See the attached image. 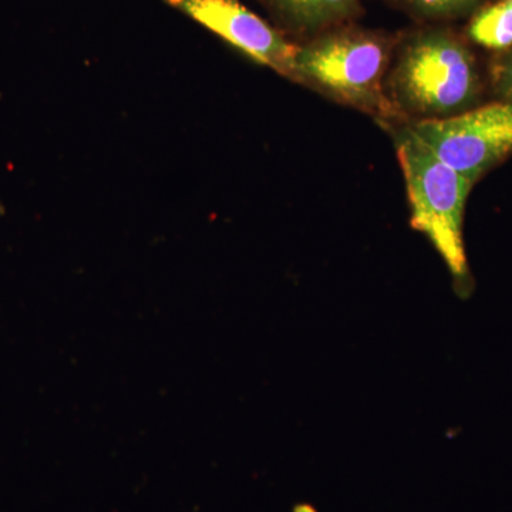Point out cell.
Masks as SVG:
<instances>
[{
  "instance_id": "3",
  "label": "cell",
  "mask_w": 512,
  "mask_h": 512,
  "mask_svg": "<svg viewBox=\"0 0 512 512\" xmlns=\"http://www.w3.org/2000/svg\"><path fill=\"white\" fill-rule=\"evenodd\" d=\"M397 156L409 194L412 227L426 235L446 262L458 291L466 295L471 275L464 247V211L474 183L440 161L409 130L397 143Z\"/></svg>"
},
{
  "instance_id": "1",
  "label": "cell",
  "mask_w": 512,
  "mask_h": 512,
  "mask_svg": "<svg viewBox=\"0 0 512 512\" xmlns=\"http://www.w3.org/2000/svg\"><path fill=\"white\" fill-rule=\"evenodd\" d=\"M390 86L400 114L420 120L464 113L480 94L476 56L466 40L443 25L399 37Z\"/></svg>"
},
{
  "instance_id": "7",
  "label": "cell",
  "mask_w": 512,
  "mask_h": 512,
  "mask_svg": "<svg viewBox=\"0 0 512 512\" xmlns=\"http://www.w3.org/2000/svg\"><path fill=\"white\" fill-rule=\"evenodd\" d=\"M468 37L485 49L505 50L512 47V0L487 3L471 16Z\"/></svg>"
},
{
  "instance_id": "5",
  "label": "cell",
  "mask_w": 512,
  "mask_h": 512,
  "mask_svg": "<svg viewBox=\"0 0 512 512\" xmlns=\"http://www.w3.org/2000/svg\"><path fill=\"white\" fill-rule=\"evenodd\" d=\"M228 45L276 73L296 79L299 45L239 0H165Z\"/></svg>"
},
{
  "instance_id": "8",
  "label": "cell",
  "mask_w": 512,
  "mask_h": 512,
  "mask_svg": "<svg viewBox=\"0 0 512 512\" xmlns=\"http://www.w3.org/2000/svg\"><path fill=\"white\" fill-rule=\"evenodd\" d=\"M397 8L420 22L441 25L467 16H473L490 0H392Z\"/></svg>"
},
{
  "instance_id": "4",
  "label": "cell",
  "mask_w": 512,
  "mask_h": 512,
  "mask_svg": "<svg viewBox=\"0 0 512 512\" xmlns=\"http://www.w3.org/2000/svg\"><path fill=\"white\" fill-rule=\"evenodd\" d=\"M409 131L440 161L476 183L512 153V103L487 104L446 119L419 120Z\"/></svg>"
},
{
  "instance_id": "6",
  "label": "cell",
  "mask_w": 512,
  "mask_h": 512,
  "mask_svg": "<svg viewBox=\"0 0 512 512\" xmlns=\"http://www.w3.org/2000/svg\"><path fill=\"white\" fill-rule=\"evenodd\" d=\"M276 28L286 36L309 40L312 37L353 23L363 12L362 0H258Z\"/></svg>"
},
{
  "instance_id": "2",
  "label": "cell",
  "mask_w": 512,
  "mask_h": 512,
  "mask_svg": "<svg viewBox=\"0 0 512 512\" xmlns=\"http://www.w3.org/2000/svg\"><path fill=\"white\" fill-rule=\"evenodd\" d=\"M399 37L353 23L326 30L299 45L296 79L350 106L386 119L400 116L384 93Z\"/></svg>"
},
{
  "instance_id": "9",
  "label": "cell",
  "mask_w": 512,
  "mask_h": 512,
  "mask_svg": "<svg viewBox=\"0 0 512 512\" xmlns=\"http://www.w3.org/2000/svg\"><path fill=\"white\" fill-rule=\"evenodd\" d=\"M495 84L505 100L512 103V47L498 57L494 66Z\"/></svg>"
}]
</instances>
